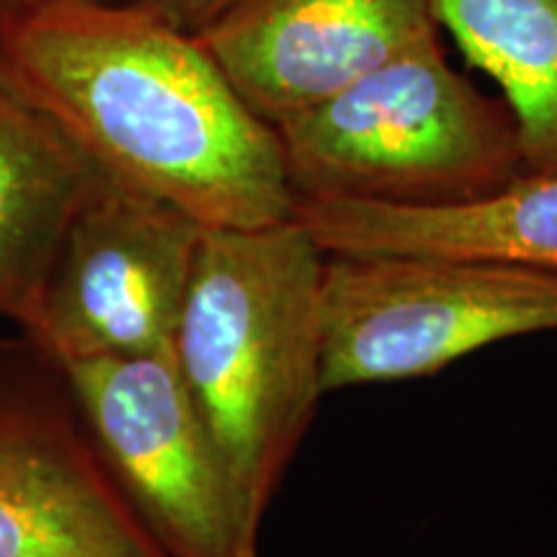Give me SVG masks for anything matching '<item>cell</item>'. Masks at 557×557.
Wrapping results in <instances>:
<instances>
[{"label":"cell","instance_id":"cell-1","mask_svg":"<svg viewBox=\"0 0 557 557\" xmlns=\"http://www.w3.org/2000/svg\"><path fill=\"white\" fill-rule=\"evenodd\" d=\"M0 65L114 184L201 227L295 218L278 132L246 107L197 34L137 0H37L0 13Z\"/></svg>","mask_w":557,"mask_h":557},{"label":"cell","instance_id":"cell-2","mask_svg":"<svg viewBox=\"0 0 557 557\" xmlns=\"http://www.w3.org/2000/svg\"><path fill=\"white\" fill-rule=\"evenodd\" d=\"M325 250L297 218L205 227L173 361L250 508L267 519L323 400Z\"/></svg>","mask_w":557,"mask_h":557},{"label":"cell","instance_id":"cell-3","mask_svg":"<svg viewBox=\"0 0 557 557\" xmlns=\"http://www.w3.org/2000/svg\"><path fill=\"white\" fill-rule=\"evenodd\" d=\"M276 132L297 199L455 209L527 178L508 103L457 73L442 39L387 62Z\"/></svg>","mask_w":557,"mask_h":557},{"label":"cell","instance_id":"cell-4","mask_svg":"<svg viewBox=\"0 0 557 557\" xmlns=\"http://www.w3.org/2000/svg\"><path fill=\"white\" fill-rule=\"evenodd\" d=\"M325 395L429 377L500 341L557 331V269L483 256L325 253Z\"/></svg>","mask_w":557,"mask_h":557},{"label":"cell","instance_id":"cell-5","mask_svg":"<svg viewBox=\"0 0 557 557\" xmlns=\"http://www.w3.org/2000/svg\"><path fill=\"white\" fill-rule=\"evenodd\" d=\"M116 485L171 557H261L235 483L171 351L62 367Z\"/></svg>","mask_w":557,"mask_h":557},{"label":"cell","instance_id":"cell-6","mask_svg":"<svg viewBox=\"0 0 557 557\" xmlns=\"http://www.w3.org/2000/svg\"><path fill=\"white\" fill-rule=\"evenodd\" d=\"M201 230L103 176L70 220L21 333L60 367L171 351Z\"/></svg>","mask_w":557,"mask_h":557},{"label":"cell","instance_id":"cell-7","mask_svg":"<svg viewBox=\"0 0 557 557\" xmlns=\"http://www.w3.org/2000/svg\"><path fill=\"white\" fill-rule=\"evenodd\" d=\"M0 557H171L103 462L58 361L0 341Z\"/></svg>","mask_w":557,"mask_h":557},{"label":"cell","instance_id":"cell-8","mask_svg":"<svg viewBox=\"0 0 557 557\" xmlns=\"http://www.w3.org/2000/svg\"><path fill=\"white\" fill-rule=\"evenodd\" d=\"M438 32L431 0H233L194 34L278 129Z\"/></svg>","mask_w":557,"mask_h":557},{"label":"cell","instance_id":"cell-9","mask_svg":"<svg viewBox=\"0 0 557 557\" xmlns=\"http://www.w3.org/2000/svg\"><path fill=\"white\" fill-rule=\"evenodd\" d=\"M103 176L0 65V318L24 331L62 235Z\"/></svg>","mask_w":557,"mask_h":557},{"label":"cell","instance_id":"cell-10","mask_svg":"<svg viewBox=\"0 0 557 557\" xmlns=\"http://www.w3.org/2000/svg\"><path fill=\"white\" fill-rule=\"evenodd\" d=\"M295 218L325 253L483 256L557 269V176H527L498 197L455 209L297 199Z\"/></svg>","mask_w":557,"mask_h":557},{"label":"cell","instance_id":"cell-11","mask_svg":"<svg viewBox=\"0 0 557 557\" xmlns=\"http://www.w3.org/2000/svg\"><path fill=\"white\" fill-rule=\"evenodd\" d=\"M470 65L504 90L527 176H557V0H431Z\"/></svg>","mask_w":557,"mask_h":557},{"label":"cell","instance_id":"cell-12","mask_svg":"<svg viewBox=\"0 0 557 557\" xmlns=\"http://www.w3.org/2000/svg\"><path fill=\"white\" fill-rule=\"evenodd\" d=\"M137 3L156 16L165 18L169 24L178 26V29L194 34L218 16L222 9H227L233 0H137Z\"/></svg>","mask_w":557,"mask_h":557},{"label":"cell","instance_id":"cell-13","mask_svg":"<svg viewBox=\"0 0 557 557\" xmlns=\"http://www.w3.org/2000/svg\"><path fill=\"white\" fill-rule=\"evenodd\" d=\"M29 3H37V0H0V13L18 9V5H29Z\"/></svg>","mask_w":557,"mask_h":557}]
</instances>
